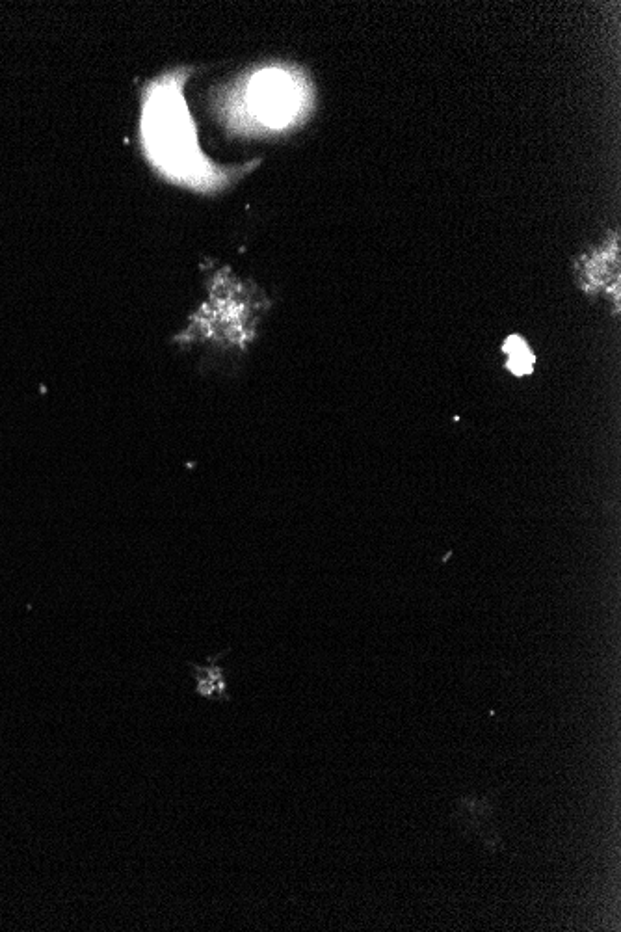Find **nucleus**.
<instances>
[{"label": "nucleus", "instance_id": "obj_1", "mask_svg": "<svg viewBox=\"0 0 621 932\" xmlns=\"http://www.w3.org/2000/svg\"><path fill=\"white\" fill-rule=\"evenodd\" d=\"M209 306L203 307L196 319V330L201 337L224 339L231 345H244L255 332L248 300L242 298L237 283L224 280L212 291Z\"/></svg>", "mask_w": 621, "mask_h": 932}, {"label": "nucleus", "instance_id": "obj_2", "mask_svg": "<svg viewBox=\"0 0 621 932\" xmlns=\"http://www.w3.org/2000/svg\"><path fill=\"white\" fill-rule=\"evenodd\" d=\"M304 92L298 80L281 69L261 71L250 86V107L268 127H287L302 110Z\"/></svg>", "mask_w": 621, "mask_h": 932}, {"label": "nucleus", "instance_id": "obj_3", "mask_svg": "<svg viewBox=\"0 0 621 932\" xmlns=\"http://www.w3.org/2000/svg\"><path fill=\"white\" fill-rule=\"evenodd\" d=\"M495 813L497 793H488L486 797L465 795L456 802V812L452 813V819L465 838L478 836L484 841L489 853L495 854L504 849L501 836L495 830Z\"/></svg>", "mask_w": 621, "mask_h": 932}, {"label": "nucleus", "instance_id": "obj_4", "mask_svg": "<svg viewBox=\"0 0 621 932\" xmlns=\"http://www.w3.org/2000/svg\"><path fill=\"white\" fill-rule=\"evenodd\" d=\"M577 276L582 291L607 296L614 293V298L620 300L618 242L607 246L605 250H595L590 257H582L577 267Z\"/></svg>", "mask_w": 621, "mask_h": 932}, {"label": "nucleus", "instance_id": "obj_5", "mask_svg": "<svg viewBox=\"0 0 621 932\" xmlns=\"http://www.w3.org/2000/svg\"><path fill=\"white\" fill-rule=\"evenodd\" d=\"M504 356H506V369L508 373L514 374L517 378L529 376L534 373V363L536 356L529 347V343L521 335H510L503 345Z\"/></svg>", "mask_w": 621, "mask_h": 932}, {"label": "nucleus", "instance_id": "obj_6", "mask_svg": "<svg viewBox=\"0 0 621 932\" xmlns=\"http://www.w3.org/2000/svg\"><path fill=\"white\" fill-rule=\"evenodd\" d=\"M227 652H229V650H225V652L220 653V655H216V657H209V659H207L209 663H207L205 666L188 663V666H190L194 672H199V674L207 676V678H209V680L214 683V687H216V696H218V702H231V696H229V693H227V680H225L224 666L218 663V659H222V657H224L225 653Z\"/></svg>", "mask_w": 621, "mask_h": 932}]
</instances>
